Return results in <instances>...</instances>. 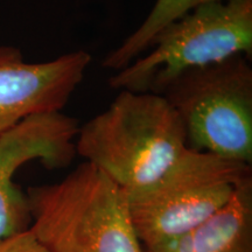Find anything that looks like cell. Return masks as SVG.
<instances>
[{
  "label": "cell",
  "mask_w": 252,
  "mask_h": 252,
  "mask_svg": "<svg viewBox=\"0 0 252 252\" xmlns=\"http://www.w3.org/2000/svg\"><path fill=\"white\" fill-rule=\"evenodd\" d=\"M76 154L123 191L149 186L187 149L180 118L162 94L121 90L80 126Z\"/></svg>",
  "instance_id": "1"
},
{
  "label": "cell",
  "mask_w": 252,
  "mask_h": 252,
  "mask_svg": "<svg viewBox=\"0 0 252 252\" xmlns=\"http://www.w3.org/2000/svg\"><path fill=\"white\" fill-rule=\"evenodd\" d=\"M26 195L31 231L50 252H145L122 189L89 162Z\"/></svg>",
  "instance_id": "2"
},
{
  "label": "cell",
  "mask_w": 252,
  "mask_h": 252,
  "mask_svg": "<svg viewBox=\"0 0 252 252\" xmlns=\"http://www.w3.org/2000/svg\"><path fill=\"white\" fill-rule=\"evenodd\" d=\"M251 176V165L187 147L152 184L122 191L135 232L150 249L210 219Z\"/></svg>",
  "instance_id": "3"
},
{
  "label": "cell",
  "mask_w": 252,
  "mask_h": 252,
  "mask_svg": "<svg viewBox=\"0 0 252 252\" xmlns=\"http://www.w3.org/2000/svg\"><path fill=\"white\" fill-rule=\"evenodd\" d=\"M152 50L109 78L117 90L161 94L176 77L236 55L252 54V0H219L194 8L154 37ZM150 47V48H151Z\"/></svg>",
  "instance_id": "4"
},
{
  "label": "cell",
  "mask_w": 252,
  "mask_h": 252,
  "mask_svg": "<svg viewBox=\"0 0 252 252\" xmlns=\"http://www.w3.org/2000/svg\"><path fill=\"white\" fill-rule=\"evenodd\" d=\"M180 118L188 149L252 162V68L236 55L181 74L161 94Z\"/></svg>",
  "instance_id": "5"
},
{
  "label": "cell",
  "mask_w": 252,
  "mask_h": 252,
  "mask_svg": "<svg viewBox=\"0 0 252 252\" xmlns=\"http://www.w3.org/2000/svg\"><path fill=\"white\" fill-rule=\"evenodd\" d=\"M80 125L61 111L31 116L0 137V241L30 229L27 195L13 176L25 163L40 159L47 168H63L76 156Z\"/></svg>",
  "instance_id": "6"
},
{
  "label": "cell",
  "mask_w": 252,
  "mask_h": 252,
  "mask_svg": "<svg viewBox=\"0 0 252 252\" xmlns=\"http://www.w3.org/2000/svg\"><path fill=\"white\" fill-rule=\"evenodd\" d=\"M91 60L86 50H76L28 63L15 47H0V137L31 116L61 111Z\"/></svg>",
  "instance_id": "7"
},
{
  "label": "cell",
  "mask_w": 252,
  "mask_h": 252,
  "mask_svg": "<svg viewBox=\"0 0 252 252\" xmlns=\"http://www.w3.org/2000/svg\"><path fill=\"white\" fill-rule=\"evenodd\" d=\"M145 252H252V176L222 209L180 237Z\"/></svg>",
  "instance_id": "8"
},
{
  "label": "cell",
  "mask_w": 252,
  "mask_h": 252,
  "mask_svg": "<svg viewBox=\"0 0 252 252\" xmlns=\"http://www.w3.org/2000/svg\"><path fill=\"white\" fill-rule=\"evenodd\" d=\"M214 1L219 0H157L144 23L105 56L102 65L117 71L125 68L150 48L160 31L198 6Z\"/></svg>",
  "instance_id": "9"
},
{
  "label": "cell",
  "mask_w": 252,
  "mask_h": 252,
  "mask_svg": "<svg viewBox=\"0 0 252 252\" xmlns=\"http://www.w3.org/2000/svg\"><path fill=\"white\" fill-rule=\"evenodd\" d=\"M0 252H50L31 229L0 241Z\"/></svg>",
  "instance_id": "10"
}]
</instances>
